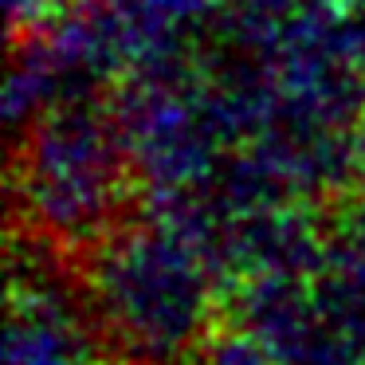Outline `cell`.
<instances>
[{"mask_svg":"<svg viewBox=\"0 0 365 365\" xmlns=\"http://www.w3.org/2000/svg\"><path fill=\"white\" fill-rule=\"evenodd\" d=\"M75 271L110 365H200L224 318V275L197 236L145 212Z\"/></svg>","mask_w":365,"mask_h":365,"instance_id":"6da1fadb","label":"cell"},{"mask_svg":"<svg viewBox=\"0 0 365 365\" xmlns=\"http://www.w3.org/2000/svg\"><path fill=\"white\" fill-rule=\"evenodd\" d=\"M12 232L79 263L134 220L142 200L110 98L71 95L16 134L9 161Z\"/></svg>","mask_w":365,"mask_h":365,"instance_id":"7a4b0ae2","label":"cell"},{"mask_svg":"<svg viewBox=\"0 0 365 365\" xmlns=\"http://www.w3.org/2000/svg\"><path fill=\"white\" fill-rule=\"evenodd\" d=\"M110 106L134 161L142 200L205 189L228 158V138L205 95V59L114 83Z\"/></svg>","mask_w":365,"mask_h":365,"instance_id":"3957f363","label":"cell"},{"mask_svg":"<svg viewBox=\"0 0 365 365\" xmlns=\"http://www.w3.org/2000/svg\"><path fill=\"white\" fill-rule=\"evenodd\" d=\"M4 365H110L75 263L24 232L9 252Z\"/></svg>","mask_w":365,"mask_h":365,"instance_id":"277c9868","label":"cell"},{"mask_svg":"<svg viewBox=\"0 0 365 365\" xmlns=\"http://www.w3.org/2000/svg\"><path fill=\"white\" fill-rule=\"evenodd\" d=\"M71 95H83V91L75 87L71 71L56 56L48 36L40 28L36 32H12L9 79H4V118H9V126L20 134L40 114H48L51 106H59Z\"/></svg>","mask_w":365,"mask_h":365,"instance_id":"5b68a950","label":"cell"},{"mask_svg":"<svg viewBox=\"0 0 365 365\" xmlns=\"http://www.w3.org/2000/svg\"><path fill=\"white\" fill-rule=\"evenodd\" d=\"M200 365H291V361L279 357L275 349L263 338H255L252 330L220 322L216 334L208 338L205 354H200Z\"/></svg>","mask_w":365,"mask_h":365,"instance_id":"8992f818","label":"cell"},{"mask_svg":"<svg viewBox=\"0 0 365 365\" xmlns=\"http://www.w3.org/2000/svg\"><path fill=\"white\" fill-rule=\"evenodd\" d=\"M71 0H9V28L12 32H32L56 20Z\"/></svg>","mask_w":365,"mask_h":365,"instance_id":"52a82bcc","label":"cell"},{"mask_svg":"<svg viewBox=\"0 0 365 365\" xmlns=\"http://www.w3.org/2000/svg\"><path fill=\"white\" fill-rule=\"evenodd\" d=\"M341 9H349V12H365V0H338Z\"/></svg>","mask_w":365,"mask_h":365,"instance_id":"ba28073f","label":"cell"}]
</instances>
